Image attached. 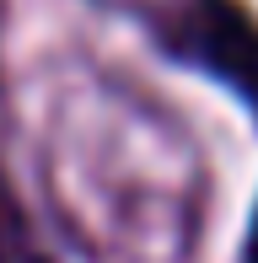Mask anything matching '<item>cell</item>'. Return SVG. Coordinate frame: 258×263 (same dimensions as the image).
I'll use <instances>...</instances> for the list:
<instances>
[{
  "mask_svg": "<svg viewBox=\"0 0 258 263\" xmlns=\"http://www.w3.org/2000/svg\"><path fill=\"white\" fill-rule=\"evenodd\" d=\"M178 54L199 59L210 76L253 102L258 113V22L231 0H194L189 22L178 27Z\"/></svg>",
  "mask_w": 258,
  "mask_h": 263,
  "instance_id": "6da1fadb",
  "label": "cell"
},
{
  "mask_svg": "<svg viewBox=\"0 0 258 263\" xmlns=\"http://www.w3.org/2000/svg\"><path fill=\"white\" fill-rule=\"evenodd\" d=\"M248 263H258V210H253V231H248Z\"/></svg>",
  "mask_w": 258,
  "mask_h": 263,
  "instance_id": "7a4b0ae2",
  "label": "cell"
}]
</instances>
